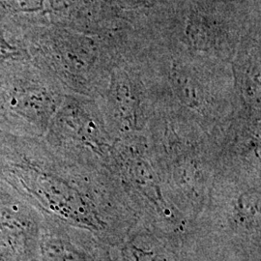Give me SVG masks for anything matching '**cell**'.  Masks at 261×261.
Here are the masks:
<instances>
[{
    "label": "cell",
    "instance_id": "7a4b0ae2",
    "mask_svg": "<svg viewBox=\"0 0 261 261\" xmlns=\"http://www.w3.org/2000/svg\"><path fill=\"white\" fill-rule=\"evenodd\" d=\"M100 96V108L109 130L125 135L147 128L154 101L140 66L132 57L123 54L115 57Z\"/></svg>",
    "mask_w": 261,
    "mask_h": 261
},
{
    "label": "cell",
    "instance_id": "6da1fadb",
    "mask_svg": "<svg viewBox=\"0 0 261 261\" xmlns=\"http://www.w3.org/2000/svg\"><path fill=\"white\" fill-rule=\"evenodd\" d=\"M129 56L140 66L154 106L168 108L214 129L235 112L231 69L201 62L145 38Z\"/></svg>",
    "mask_w": 261,
    "mask_h": 261
},
{
    "label": "cell",
    "instance_id": "277c9868",
    "mask_svg": "<svg viewBox=\"0 0 261 261\" xmlns=\"http://www.w3.org/2000/svg\"><path fill=\"white\" fill-rule=\"evenodd\" d=\"M116 2L122 9L136 10L149 8L157 0H116Z\"/></svg>",
    "mask_w": 261,
    "mask_h": 261
},
{
    "label": "cell",
    "instance_id": "3957f363",
    "mask_svg": "<svg viewBox=\"0 0 261 261\" xmlns=\"http://www.w3.org/2000/svg\"><path fill=\"white\" fill-rule=\"evenodd\" d=\"M259 30L243 39L230 64L235 112L260 116L261 72Z\"/></svg>",
    "mask_w": 261,
    "mask_h": 261
}]
</instances>
